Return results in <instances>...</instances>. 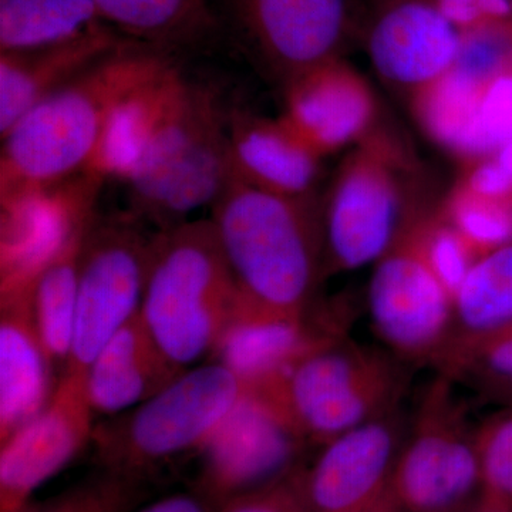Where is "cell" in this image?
I'll list each match as a JSON object with an SVG mask.
<instances>
[{"instance_id":"15","label":"cell","mask_w":512,"mask_h":512,"mask_svg":"<svg viewBox=\"0 0 512 512\" xmlns=\"http://www.w3.org/2000/svg\"><path fill=\"white\" fill-rule=\"evenodd\" d=\"M100 178L63 192H37L2 202L0 299L29 293L47 262L59 252L73 229L94 212Z\"/></svg>"},{"instance_id":"31","label":"cell","mask_w":512,"mask_h":512,"mask_svg":"<svg viewBox=\"0 0 512 512\" xmlns=\"http://www.w3.org/2000/svg\"><path fill=\"white\" fill-rule=\"evenodd\" d=\"M421 249L434 274L439 276L447 291L456 296L458 289L478 256L463 235L437 212H421L419 218Z\"/></svg>"},{"instance_id":"6","label":"cell","mask_w":512,"mask_h":512,"mask_svg":"<svg viewBox=\"0 0 512 512\" xmlns=\"http://www.w3.org/2000/svg\"><path fill=\"white\" fill-rule=\"evenodd\" d=\"M396 359L346 336L313 350L256 392L275 403L306 443L322 447L400 406L406 373Z\"/></svg>"},{"instance_id":"34","label":"cell","mask_w":512,"mask_h":512,"mask_svg":"<svg viewBox=\"0 0 512 512\" xmlns=\"http://www.w3.org/2000/svg\"><path fill=\"white\" fill-rule=\"evenodd\" d=\"M478 134L484 158L512 141V72L484 84L478 104Z\"/></svg>"},{"instance_id":"12","label":"cell","mask_w":512,"mask_h":512,"mask_svg":"<svg viewBox=\"0 0 512 512\" xmlns=\"http://www.w3.org/2000/svg\"><path fill=\"white\" fill-rule=\"evenodd\" d=\"M94 416L86 373H62L45 409L2 443L0 512L28 507L37 488L92 443Z\"/></svg>"},{"instance_id":"27","label":"cell","mask_w":512,"mask_h":512,"mask_svg":"<svg viewBox=\"0 0 512 512\" xmlns=\"http://www.w3.org/2000/svg\"><path fill=\"white\" fill-rule=\"evenodd\" d=\"M511 319L512 241L478 258L468 272L456 296L453 336L487 332Z\"/></svg>"},{"instance_id":"28","label":"cell","mask_w":512,"mask_h":512,"mask_svg":"<svg viewBox=\"0 0 512 512\" xmlns=\"http://www.w3.org/2000/svg\"><path fill=\"white\" fill-rule=\"evenodd\" d=\"M433 366L451 382L493 392L512 379V319L487 332L453 336Z\"/></svg>"},{"instance_id":"26","label":"cell","mask_w":512,"mask_h":512,"mask_svg":"<svg viewBox=\"0 0 512 512\" xmlns=\"http://www.w3.org/2000/svg\"><path fill=\"white\" fill-rule=\"evenodd\" d=\"M114 32L143 45L164 47L194 35L207 22L204 0H93Z\"/></svg>"},{"instance_id":"43","label":"cell","mask_w":512,"mask_h":512,"mask_svg":"<svg viewBox=\"0 0 512 512\" xmlns=\"http://www.w3.org/2000/svg\"><path fill=\"white\" fill-rule=\"evenodd\" d=\"M35 510H36V505L30 504V505H28V507L23 508V510L19 511V512H35Z\"/></svg>"},{"instance_id":"19","label":"cell","mask_w":512,"mask_h":512,"mask_svg":"<svg viewBox=\"0 0 512 512\" xmlns=\"http://www.w3.org/2000/svg\"><path fill=\"white\" fill-rule=\"evenodd\" d=\"M228 147L232 174L252 187L312 200L323 157L278 119L229 114Z\"/></svg>"},{"instance_id":"30","label":"cell","mask_w":512,"mask_h":512,"mask_svg":"<svg viewBox=\"0 0 512 512\" xmlns=\"http://www.w3.org/2000/svg\"><path fill=\"white\" fill-rule=\"evenodd\" d=\"M453 69L484 86L501 74L512 72V23L488 19L466 28L460 36Z\"/></svg>"},{"instance_id":"20","label":"cell","mask_w":512,"mask_h":512,"mask_svg":"<svg viewBox=\"0 0 512 512\" xmlns=\"http://www.w3.org/2000/svg\"><path fill=\"white\" fill-rule=\"evenodd\" d=\"M53 367L37 332L29 293L0 299V444L50 402L57 386Z\"/></svg>"},{"instance_id":"13","label":"cell","mask_w":512,"mask_h":512,"mask_svg":"<svg viewBox=\"0 0 512 512\" xmlns=\"http://www.w3.org/2000/svg\"><path fill=\"white\" fill-rule=\"evenodd\" d=\"M400 406L330 440L309 467L296 471L309 512H353L390 487L406 437Z\"/></svg>"},{"instance_id":"21","label":"cell","mask_w":512,"mask_h":512,"mask_svg":"<svg viewBox=\"0 0 512 512\" xmlns=\"http://www.w3.org/2000/svg\"><path fill=\"white\" fill-rule=\"evenodd\" d=\"M181 373L158 348L138 313L103 346L87 369L93 412L104 417L128 412L156 396Z\"/></svg>"},{"instance_id":"42","label":"cell","mask_w":512,"mask_h":512,"mask_svg":"<svg viewBox=\"0 0 512 512\" xmlns=\"http://www.w3.org/2000/svg\"><path fill=\"white\" fill-rule=\"evenodd\" d=\"M493 156L497 158L498 163L503 165L505 170L512 175V141L505 144L500 150L495 151Z\"/></svg>"},{"instance_id":"4","label":"cell","mask_w":512,"mask_h":512,"mask_svg":"<svg viewBox=\"0 0 512 512\" xmlns=\"http://www.w3.org/2000/svg\"><path fill=\"white\" fill-rule=\"evenodd\" d=\"M241 302L211 220L156 231L140 318L175 367L207 362Z\"/></svg>"},{"instance_id":"1","label":"cell","mask_w":512,"mask_h":512,"mask_svg":"<svg viewBox=\"0 0 512 512\" xmlns=\"http://www.w3.org/2000/svg\"><path fill=\"white\" fill-rule=\"evenodd\" d=\"M173 66L158 47L123 42L36 104L0 137V200L89 174L114 111Z\"/></svg>"},{"instance_id":"33","label":"cell","mask_w":512,"mask_h":512,"mask_svg":"<svg viewBox=\"0 0 512 512\" xmlns=\"http://www.w3.org/2000/svg\"><path fill=\"white\" fill-rule=\"evenodd\" d=\"M483 493L512 505V407L474 430Z\"/></svg>"},{"instance_id":"11","label":"cell","mask_w":512,"mask_h":512,"mask_svg":"<svg viewBox=\"0 0 512 512\" xmlns=\"http://www.w3.org/2000/svg\"><path fill=\"white\" fill-rule=\"evenodd\" d=\"M306 444L271 399L248 390L198 454L192 490L220 510L295 473Z\"/></svg>"},{"instance_id":"41","label":"cell","mask_w":512,"mask_h":512,"mask_svg":"<svg viewBox=\"0 0 512 512\" xmlns=\"http://www.w3.org/2000/svg\"><path fill=\"white\" fill-rule=\"evenodd\" d=\"M487 396L490 397V399H494L495 402H500L507 407H512V379L501 384L500 387L488 393Z\"/></svg>"},{"instance_id":"40","label":"cell","mask_w":512,"mask_h":512,"mask_svg":"<svg viewBox=\"0 0 512 512\" xmlns=\"http://www.w3.org/2000/svg\"><path fill=\"white\" fill-rule=\"evenodd\" d=\"M353 512H400V510L397 508L396 503H394L392 493H390L389 488V490H387L379 500H376L375 503Z\"/></svg>"},{"instance_id":"7","label":"cell","mask_w":512,"mask_h":512,"mask_svg":"<svg viewBox=\"0 0 512 512\" xmlns=\"http://www.w3.org/2000/svg\"><path fill=\"white\" fill-rule=\"evenodd\" d=\"M407 161L402 147L373 130L340 164L320 204L323 278L379 261L417 211L407 207Z\"/></svg>"},{"instance_id":"44","label":"cell","mask_w":512,"mask_h":512,"mask_svg":"<svg viewBox=\"0 0 512 512\" xmlns=\"http://www.w3.org/2000/svg\"><path fill=\"white\" fill-rule=\"evenodd\" d=\"M511 13H512V0H511Z\"/></svg>"},{"instance_id":"38","label":"cell","mask_w":512,"mask_h":512,"mask_svg":"<svg viewBox=\"0 0 512 512\" xmlns=\"http://www.w3.org/2000/svg\"><path fill=\"white\" fill-rule=\"evenodd\" d=\"M133 512H218V508L204 495L191 490L167 495Z\"/></svg>"},{"instance_id":"14","label":"cell","mask_w":512,"mask_h":512,"mask_svg":"<svg viewBox=\"0 0 512 512\" xmlns=\"http://www.w3.org/2000/svg\"><path fill=\"white\" fill-rule=\"evenodd\" d=\"M345 309L316 305L306 315L292 318L242 301L208 360L227 367L248 390L265 389L313 350L346 338Z\"/></svg>"},{"instance_id":"9","label":"cell","mask_w":512,"mask_h":512,"mask_svg":"<svg viewBox=\"0 0 512 512\" xmlns=\"http://www.w3.org/2000/svg\"><path fill=\"white\" fill-rule=\"evenodd\" d=\"M154 235L128 211L94 214L80 251L76 323L64 372L87 373L103 346L140 313Z\"/></svg>"},{"instance_id":"10","label":"cell","mask_w":512,"mask_h":512,"mask_svg":"<svg viewBox=\"0 0 512 512\" xmlns=\"http://www.w3.org/2000/svg\"><path fill=\"white\" fill-rule=\"evenodd\" d=\"M420 214L376 262L367 301L373 329L394 356L433 365L453 336L456 301L423 254Z\"/></svg>"},{"instance_id":"23","label":"cell","mask_w":512,"mask_h":512,"mask_svg":"<svg viewBox=\"0 0 512 512\" xmlns=\"http://www.w3.org/2000/svg\"><path fill=\"white\" fill-rule=\"evenodd\" d=\"M94 214L96 211L79 222L29 289L37 332L53 366L62 367V373L72 352L80 251Z\"/></svg>"},{"instance_id":"25","label":"cell","mask_w":512,"mask_h":512,"mask_svg":"<svg viewBox=\"0 0 512 512\" xmlns=\"http://www.w3.org/2000/svg\"><path fill=\"white\" fill-rule=\"evenodd\" d=\"M481 90L451 69L413 94V111L424 133L470 164L484 158L478 134Z\"/></svg>"},{"instance_id":"8","label":"cell","mask_w":512,"mask_h":512,"mask_svg":"<svg viewBox=\"0 0 512 512\" xmlns=\"http://www.w3.org/2000/svg\"><path fill=\"white\" fill-rule=\"evenodd\" d=\"M474 430L454 382L437 373L407 424L390 480L400 512H461L483 494Z\"/></svg>"},{"instance_id":"5","label":"cell","mask_w":512,"mask_h":512,"mask_svg":"<svg viewBox=\"0 0 512 512\" xmlns=\"http://www.w3.org/2000/svg\"><path fill=\"white\" fill-rule=\"evenodd\" d=\"M247 392L220 363L191 367L156 396L94 426L97 463L146 485L164 468L198 456Z\"/></svg>"},{"instance_id":"3","label":"cell","mask_w":512,"mask_h":512,"mask_svg":"<svg viewBox=\"0 0 512 512\" xmlns=\"http://www.w3.org/2000/svg\"><path fill=\"white\" fill-rule=\"evenodd\" d=\"M232 178L228 116L211 90L178 72L153 131L130 168V214L156 231L190 221L214 205Z\"/></svg>"},{"instance_id":"37","label":"cell","mask_w":512,"mask_h":512,"mask_svg":"<svg viewBox=\"0 0 512 512\" xmlns=\"http://www.w3.org/2000/svg\"><path fill=\"white\" fill-rule=\"evenodd\" d=\"M440 12L453 25H477L488 19H505L511 13V0H440Z\"/></svg>"},{"instance_id":"18","label":"cell","mask_w":512,"mask_h":512,"mask_svg":"<svg viewBox=\"0 0 512 512\" xmlns=\"http://www.w3.org/2000/svg\"><path fill=\"white\" fill-rule=\"evenodd\" d=\"M460 36L439 8L403 3L376 23L369 55L386 82L414 94L453 69Z\"/></svg>"},{"instance_id":"29","label":"cell","mask_w":512,"mask_h":512,"mask_svg":"<svg viewBox=\"0 0 512 512\" xmlns=\"http://www.w3.org/2000/svg\"><path fill=\"white\" fill-rule=\"evenodd\" d=\"M478 258L512 241V200L481 197L457 185L439 211Z\"/></svg>"},{"instance_id":"36","label":"cell","mask_w":512,"mask_h":512,"mask_svg":"<svg viewBox=\"0 0 512 512\" xmlns=\"http://www.w3.org/2000/svg\"><path fill=\"white\" fill-rule=\"evenodd\" d=\"M458 185L481 197L512 200V175L494 156L471 163L470 170Z\"/></svg>"},{"instance_id":"35","label":"cell","mask_w":512,"mask_h":512,"mask_svg":"<svg viewBox=\"0 0 512 512\" xmlns=\"http://www.w3.org/2000/svg\"><path fill=\"white\" fill-rule=\"evenodd\" d=\"M296 471L279 483L228 501L218 512H309L299 491Z\"/></svg>"},{"instance_id":"16","label":"cell","mask_w":512,"mask_h":512,"mask_svg":"<svg viewBox=\"0 0 512 512\" xmlns=\"http://www.w3.org/2000/svg\"><path fill=\"white\" fill-rule=\"evenodd\" d=\"M284 89V113L279 117L322 157L356 146L375 130L372 87L338 59L293 77Z\"/></svg>"},{"instance_id":"22","label":"cell","mask_w":512,"mask_h":512,"mask_svg":"<svg viewBox=\"0 0 512 512\" xmlns=\"http://www.w3.org/2000/svg\"><path fill=\"white\" fill-rule=\"evenodd\" d=\"M126 42L111 28L63 45L0 53V137L36 104Z\"/></svg>"},{"instance_id":"32","label":"cell","mask_w":512,"mask_h":512,"mask_svg":"<svg viewBox=\"0 0 512 512\" xmlns=\"http://www.w3.org/2000/svg\"><path fill=\"white\" fill-rule=\"evenodd\" d=\"M144 491L146 485L101 470L96 477L36 507L35 512H133Z\"/></svg>"},{"instance_id":"24","label":"cell","mask_w":512,"mask_h":512,"mask_svg":"<svg viewBox=\"0 0 512 512\" xmlns=\"http://www.w3.org/2000/svg\"><path fill=\"white\" fill-rule=\"evenodd\" d=\"M104 28L93 0H0V53L63 45Z\"/></svg>"},{"instance_id":"39","label":"cell","mask_w":512,"mask_h":512,"mask_svg":"<svg viewBox=\"0 0 512 512\" xmlns=\"http://www.w3.org/2000/svg\"><path fill=\"white\" fill-rule=\"evenodd\" d=\"M461 512H512V505L483 493Z\"/></svg>"},{"instance_id":"2","label":"cell","mask_w":512,"mask_h":512,"mask_svg":"<svg viewBox=\"0 0 512 512\" xmlns=\"http://www.w3.org/2000/svg\"><path fill=\"white\" fill-rule=\"evenodd\" d=\"M211 208L210 220L242 301L292 318L311 312L323 279L318 200L272 194L232 174Z\"/></svg>"},{"instance_id":"17","label":"cell","mask_w":512,"mask_h":512,"mask_svg":"<svg viewBox=\"0 0 512 512\" xmlns=\"http://www.w3.org/2000/svg\"><path fill=\"white\" fill-rule=\"evenodd\" d=\"M237 5L256 50L282 83L336 59L346 0H237Z\"/></svg>"}]
</instances>
